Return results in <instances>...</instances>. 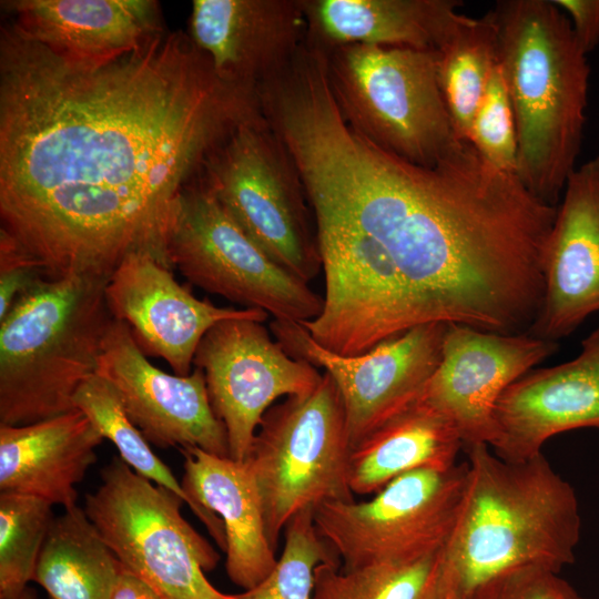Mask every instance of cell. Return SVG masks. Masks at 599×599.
Instances as JSON below:
<instances>
[{
	"label": "cell",
	"mask_w": 599,
	"mask_h": 599,
	"mask_svg": "<svg viewBox=\"0 0 599 599\" xmlns=\"http://www.w3.org/2000/svg\"><path fill=\"white\" fill-rule=\"evenodd\" d=\"M468 141L496 169L507 173H517L516 124L498 62L474 115Z\"/></svg>",
	"instance_id": "obj_31"
},
{
	"label": "cell",
	"mask_w": 599,
	"mask_h": 599,
	"mask_svg": "<svg viewBox=\"0 0 599 599\" xmlns=\"http://www.w3.org/2000/svg\"><path fill=\"white\" fill-rule=\"evenodd\" d=\"M110 599H164V597L122 566Z\"/></svg>",
	"instance_id": "obj_35"
},
{
	"label": "cell",
	"mask_w": 599,
	"mask_h": 599,
	"mask_svg": "<svg viewBox=\"0 0 599 599\" xmlns=\"http://www.w3.org/2000/svg\"><path fill=\"white\" fill-rule=\"evenodd\" d=\"M324 51L339 113L380 150L433 167L463 141L441 92L438 51L364 44Z\"/></svg>",
	"instance_id": "obj_6"
},
{
	"label": "cell",
	"mask_w": 599,
	"mask_h": 599,
	"mask_svg": "<svg viewBox=\"0 0 599 599\" xmlns=\"http://www.w3.org/2000/svg\"><path fill=\"white\" fill-rule=\"evenodd\" d=\"M172 271L150 254L132 253L111 274L105 300L112 318L129 326L141 351L166 361L175 375L192 372L201 339L219 322L267 318L261 309L221 307L200 300Z\"/></svg>",
	"instance_id": "obj_16"
},
{
	"label": "cell",
	"mask_w": 599,
	"mask_h": 599,
	"mask_svg": "<svg viewBox=\"0 0 599 599\" xmlns=\"http://www.w3.org/2000/svg\"><path fill=\"white\" fill-rule=\"evenodd\" d=\"M203 370L211 406L223 423L230 458L245 461L264 414L283 396L312 392L322 375L290 356L263 322H219L201 339L193 362Z\"/></svg>",
	"instance_id": "obj_13"
},
{
	"label": "cell",
	"mask_w": 599,
	"mask_h": 599,
	"mask_svg": "<svg viewBox=\"0 0 599 599\" xmlns=\"http://www.w3.org/2000/svg\"><path fill=\"white\" fill-rule=\"evenodd\" d=\"M196 177L275 263L306 283L318 275L322 258L303 179L262 113L232 132Z\"/></svg>",
	"instance_id": "obj_7"
},
{
	"label": "cell",
	"mask_w": 599,
	"mask_h": 599,
	"mask_svg": "<svg viewBox=\"0 0 599 599\" xmlns=\"http://www.w3.org/2000/svg\"><path fill=\"white\" fill-rule=\"evenodd\" d=\"M498 62L494 11L468 17L438 50V78L456 136L468 141L470 125ZM469 142V141H468Z\"/></svg>",
	"instance_id": "obj_27"
},
{
	"label": "cell",
	"mask_w": 599,
	"mask_h": 599,
	"mask_svg": "<svg viewBox=\"0 0 599 599\" xmlns=\"http://www.w3.org/2000/svg\"><path fill=\"white\" fill-rule=\"evenodd\" d=\"M463 446L453 423L417 399L352 449L351 490L372 496L406 473L449 468Z\"/></svg>",
	"instance_id": "obj_24"
},
{
	"label": "cell",
	"mask_w": 599,
	"mask_h": 599,
	"mask_svg": "<svg viewBox=\"0 0 599 599\" xmlns=\"http://www.w3.org/2000/svg\"><path fill=\"white\" fill-rule=\"evenodd\" d=\"M1 7L29 38L90 65L115 61L164 30L154 0H7Z\"/></svg>",
	"instance_id": "obj_21"
},
{
	"label": "cell",
	"mask_w": 599,
	"mask_h": 599,
	"mask_svg": "<svg viewBox=\"0 0 599 599\" xmlns=\"http://www.w3.org/2000/svg\"><path fill=\"white\" fill-rule=\"evenodd\" d=\"M75 408L83 412L104 439L118 449L120 458L136 474L192 502L171 469L152 450L151 444L128 417L113 386L98 374L89 377L74 396Z\"/></svg>",
	"instance_id": "obj_28"
},
{
	"label": "cell",
	"mask_w": 599,
	"mask_h": 599,
	"mask_svg": "<svg viewBox=\"0 0 599 599\" xmlns=\"http://www.w3.org/2000/svg\"><path fill=\"white\" fill-rule=\"evenodd\" d=\"M351 453L342 397L327 373L312 392L286 397L264 414L246 461L275 550L297 512L355 500L348 481Z\"/></svg>",
	"instance_id": "obj_8"
},
{
	"label": "cell",
	"mask_w": 599,
	"mask_h": 599,
	"mask_svg": "<svg viewBox=\"0 0 599 599\" xmlns=\"http://www.w3.org/2000/svg\"><path fill=\"white\" fill-rule=\"evenodd\" d=\"M108 277H43L0 319V425L23 426L75 408L97 374L112 321Z\"/></svg>",
	"instance_id": "obj_5"
},
{
	"label": "cell",
	"mask_w": 599,
	"mask_h": 599,
	"mask_svg": "<svg viewBox=\"0 0 599 599\" xmlns=\"http://www.w3.org/2000/svg\"><path fill=\"white\" fill-rule=\"evenodd\" d=\"M448 324L429 323L356 356L319 346L301 323L274 319L271 331L285 352L325 369L344 405L352 449L422 395L437 369Z\"/></svg>",
	"instance_id": "obj_12"
},
{
	"label": "cell",
	"mask_w": 599,
	"mask_h": 599,
	"mask_svg": "<svg viewBox=\"0 0 599 599\" xmlns=\"http://www.w3.org/2000/svg\"><path fill=\"white\" fill-rule=\"evenodd\" d=\"M166 247L191 284L243 308L296 323L323 309V297L265 254L197 177L177 196Z\"/></svg>",
	"instance_id": "obj_10"
},
{
	"label": "cell",
	"mask_w": 599,
	"mask_h": 599,
	"mask_svg": "<svg viewBox=\"0 0 599 599\" xmlns=\"http://www.w3.org/2000/svg\"><path fill=\"white\" fill-rule=\"evenodd\" d=\"M557 349V342L527 332L500 334L448 324L439 365L418 399L453 423L464 446H490L500 396Z\"/></svg>",
	"instance_id": "obj_15"
},
{
	"label": "cell",
	"mask_w": 599,
	"mask_h": 599,
	"mask_svg": "<svg viewBox=\"0 0 599 599\" xmlns=\"http://www.w3.org/2000/svg\"><path fill=\"white\" fill-rule=\"evenodd\" d=\"M445 547L425 555L344 570L341 562L316 567L313 599H449Z\"/></svg>",
	"instance_id": "obj_26"
},
{
	"label": "cell",
	"mask_w": 599,
	"mask_h": 599,
	"mask_svg": "<svg viewBox=\"0 0 599 599\" xmlns=\"http://www.w3.org/2000/svg\"><path fill=\"white\" fill-rule=\"evenodd\" d=\"M183 502L114 456L83 510L121 565L164 599H224L205 577L220 555L182 516Z\"/></svg>",
	"instance_id": "obj_9"
},
{
	"label": "cell",
	"mask_w": 599,
	"mask_h": 599,
	"mask_svg": "<svg viewBox=\"0 0 599 599\" xmlns=\"http://www.w3.org/2000/svg\"><path fill=\"white\" fill-rule=\"evenodd\" d=\"M541 264L542 300L527 333L558 343L599 312V156L568 179Z\"/></svg>",
	"instance_id": "obj_17"
},
{
	"label": "cell",
	"mask_w": 599,
	"mask_h": 599,
	"mask_svg": "<svg viewBox=\"0 0 599 599\" xmlns=\"http://www.w3.org/2000/svg\"><path fill=\"white\" fill-rule=\"evenodd\" d=\"M468 477V461L445 469L413 470L389 481L368 500L317 506L314 522L344 570L425 555L449 540Z\"/></svg>",
	"instance_id": "obj_11"
},
{
	"label": "cell",
	"mask_w": 599,
	"mask_h": 599,
	"mask_svg": "<svg viewBox=\"0 0 599 599\" xmlns=\"http://www.w3.org/2000/svg\"><path fill=\"white\" fill-rule=\"evenodd\" d=\"M568 17L573 33L586 53L599 43V0H554Z\"/></svg>",
	"instance_id": "obj_34"
},
{
	"label": "cell",
	"mask_w": 599,
	"mask_h": 599,
	"mask_svg": "<svg viewBox=\"0 0 599 599\" xmlns=\"http://www.w3.org/2000/svg\"><path fill=\"white\" fill-rule=\"evenodd\" d=\"M306 38L347 44L438 51L466 21L455 0H302Z\"/></svg>",
	"instance_id": "obj_23"
},
{
	"label": "cell",
	"mask_w": 599,
	"mask_h": 599,
	"mask_svg": "<svg viewBox=\"0 0 599 599\" xmlns=\"http://www.w3.org/2000/svg\"><path fill=\"white\" fill-rule=\"evenodd\" d=\"M341 562L318 534L314 508L291 518L284 528V547L272 571L256 586L224 599H313L314 573L321 564Z\"/></svg>",
	"instance_id": "obj_30"
},
{
	"label": "cell",
	"mask_w": 599,
	"mask_h": 599,
	"mask_svg": "<svg viewBox=\"0 0 599 599\" xmlns=\"http://www.w3.org/2000/svg\"><path fill=\"white\" fill-rule=\"evenodd\" d=\"M464 502L444 549L449 599H470L508 571L573 564L581 519L573 487L541 454L507 461L486 444L467 447Z\"/></svg>",
	"instance_id": "obj_3"
},
{
	"label": "cell",
	"mask_w": 599,
	"mask_h": 599,
	"mask_svg": "<svg viewBox=\"0 0 599 599\" xmlns=\"http://www.w3.org/2000/svg\"><path fill=\"white\" fill-rule=\"evenodd\" d=\"M52 504L0 493V599H19L33 580L53 520Z\"/></svg>",
	"instance_id": "obj_29"
},
{
	"label": "cell",
	"mask_w": 599,
	"mask_h": 599,
	"mask_svg": "<svg viewBox=\"0 0 599 599\" xmlns=\"http://www.w3.org/2000/svg\"><path fill=\"white\" fill-rule=\"evenodd\" d=\"M261 114L189 33L153 35L115 61L57 55L0 32V231L45 277L110 278L132 253L172 267L177 196L210 154Z\"/></svg>",
	"instance_id": "obj_2"
},
{
	"label": "cell",
	"mask_w": 599,
	"mask_h": 599,
	"mask_svg": "<svg viewBox=\"0 0 599 599\" xmlns=\"http://www.w3.org/2000/svg\"><path fill=\"white\" fill-rule=\"evenodd\" d=\"M122 565L83 508L53 518L33 581L51 599H110Z\"/></svg>",
	"instance_id": "obj_25"
},
{
	"label": "cell",
	"mask_w": 599,
	"mask_h": 599,
	"mask_svg": "<svg viewBox=\"0 0 599 599\" xmlns=\"http://www.w3.org/2000/svg\"><path fill=\"white\" fill-rule=\"evenodd\" d=\"M97 374L113 386L128 417L151 445L197 447L230 457L226 429L211 406L202 369L194 367L187 376L163 372L146 358L129 326L112 318Z\"/></svg>",
	"instance_id": "obj_14"
},
{
	"label": "cell",
	"mask_w": 599,
	"mask_h": 599,
	"mask_svg": "<svg viewBox=\"0 0 599 599\" xmlns=\"http://www.w3.org/2000/svg\"><path fill=\"white\" fill-rule=\"evenodd\" d=\"M495 423L490 447L507 461L541 454L555 435L599 430V326L571 361L530 370L511 384L496 405Z\"/></svg>",
	"instance_id": "obj_19"
},
{
	"label": "cell",
	"mask_w": 599,
	"mask_h": 599,
	"mask_svg": "<svg viewBox=\"0 0 599 599\" xmlns=\"http://www.w3.org/2000/svg\"><path fill=\"white\" fill-rule=\"evenodd\" d=\"M493 11L517 132L516 174L536 197L557 206L581 148L588 53L554 1L505 0Z\"/></svg>",
	"instance_id": "obj_4"
},
{
	"label": "cell",
	"mask_w": 599,
	"mask_h": 599,
	"mask_svg": "<svg viewBox=\"0 0 599 599\" xmlns=\"http://www.w3.org/2000/svg\"><path fill=\"white\" fill-rule=\"evenodd\" d=\"M103 440L78 408L29 425H0V491L73 508L75 486L97 461Z\"/></svg>",
	"instance_id": "obj_22"
},
{
	"label": "cell",
	"mask_w": 599,
	"mask_h": 599,
	"mask_svg": "<svg viewBox=\"0 0 599 599\" xmlns=\"http://www.w3.org/2000/svg\"><path fill=\"white\" fill-rule=\"evenodd\" d=\"M264 115L314 215L325 296L302 325L319 346L356 356L429 323L529 329L557 209L517 174L467 141L433 167L380 150L345 122L321 65L276 87Z\"/></svg>",
	"instance_id": "obj_1"
},
{
	"label": "cell",
	"mask_w": 599,
	"mask_h": 599,
	"mask_svg": "<svg viewBox=\"0 0 599 599\" xmlns=\"http://www.w3.org/2000/svg\"><path fill=\"white\" fill-rule=\"evenodd\" d=\"M19 599H37L35 591L31 588H27Z\"/></svg>",
	"instance_id": "obj_36"
},
{
	"label": "cell",
	"mask_w": 599,
	"mask_h": 599,
	"mask_svg": "<svg viewBox=\"0 0 599 599\" xmlns=\"http://www.w3.org/2000/svg\"><path fill=\"white\" fill-rule=\"evenodd\" d=\"M470 599H591L580 595L559 572L524 567L498 576Z\"/></svg>",
	"instance_id": "obj_32"
},
{
	"label": "cell",
	"mask_w": 599,
	"mask_h": 599,
	"mask_svg": "<svg viewBox=\"0 0 599 599\" xmlns=\"http://www.w3.org/2000/svg\"><path fill=\"white\" fill-rule=\"evenodd\" d=\"M180 451L184 457L181 484L191 510L225 552L230 580L244 590L253 588L272 571L277 558L250 464L197 447Z\"/></svg>",
	"instance_id": "obj_20"
},
{
	"label": "cell",
	"mask_w": 599,
	"mask_h": 599,
	"mask_svg": "<svg viewBox=\"0 0 599 599\" xmlns=\"http://www.w3.org/2000/svg\"><path fill=\"white\" fill-rule=\"evenodd\" d=\"M43 277L38 264L0 231V319L24 292Z\"/></svg>",
	"instance_id": "obj_33"
},
{
	"label": "cell",
	"mask_w": 599,
	"mask_h": 599,
	"mask_svg": "<svg viewBox=\"0 0 599 599\" xmlns=\"http://www.w3.org/2000/svg\"><path fill=\"white\" fill-rule=\"evenodd\" d=\"M302 0H194L189 35L220 79L257 91L306 40Z\"/></svg>",
	"instance_id": "obj_18"
}]
</instances>
